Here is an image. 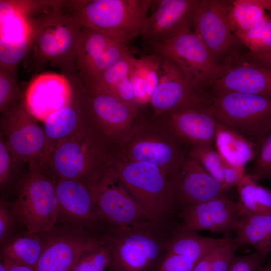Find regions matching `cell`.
<instances>
[{
    "label": "cell",
    "instance_id": "obj_1",
    "mask_svg": "<svg viewBox=\"0 0 271 271\" xmlns=\"http://www.w3.org/2000/svg\"><path fill=\"white\" fill-rule=\"evenodd\" d=\"M27 16L32 32L23 59L26 70L37 71L49 62L65 76L73 73L82 26L70 1H51Z\"/></svg>",
    "mask_w": 271,
    "mask_h": 271
},
{
    "label": "cell",
    "instance_id": "obj_2",
    "mask_svg": "<svg viewBox=\"0 0 271 271\" xmlns=\"http://www.w3.org/2000/svg\"><path fill=\"white\" fill-rule=\"evenodd\" d=\"M115 154L91 127L57 144L42 162L56 178L80 182L91 189L113 174Z\"/></svg>",
    "mask_w": 271,
    "mask_h": 271
},
{
    "label": "cell",
    "instance_id": "obj_3",
    "mask_svg": "<svg viewBox=\"0 0 271 271\" xmlns=\"http://www.w3.org/2000/svg\"><path fill=\"white\" fill-rule=\"evenodd\" d=\"M82 102L92 129L114 152L140 117L129 104L93 81L76 73L65 76Z\"/></svg>",
    "mask_w": 271,
    "mask_h": 271
},
{
    "label": "cell",
    "instance_id": "obj_4",
    "mask_svg": "<svg viewBox=\"0 0 271 271\" xmlns=\"http://www.w3.org/2000/svg\"><path fill=\"white\" fill-rule=\"evenodd\" d=\"M154 0L72 1L80 25L126 45L141 36Z\"/></svg>",
    "mask_w": 271,
    "mask_h": 271
},
{
    "label": "cell",
    "instance_id": "obj_5",
    "mask_svg": "<svg viewBox=\"0 0 271 271\" xmlns=\"http://www.w3.org/2000/svg\"><path fill=\"white\" fill-rule=\"evenodd\" d=\"M182 144L156 119L140 117L115 151L116 158L153 164L170 180L185 160Z\"/></svg>",
    "mask_w": 271,
    "mask_h": 271
},
{
    "label": "cell",
    "instance_id": "obj_6",
    "mask_svg": "<svg viewBox=\"0 0 271 271\" xmlns=\"http://www.w3.org/2000/svg\"><path fill=\"white\" fill-rule=\"evenodd\" d=\"M56 178L42 162L33 161L16 188L12 208L20 224L29 231L44 234L57 223Z\"/></svg>",
    "mask_w": 271,
    "mask_h": 271
},
{
    "label": "cell",
    "instance_id": "obj_7",
    "mask_svg": "<svg viewBox=\"0 0 271 271\" xmlns=\"http://www.w3.org/2000/svg\"><path fill=\"white\" fill-rule=\"evenodd\" d=\"M113 173L149 214L160 222L170 224L177 206L171 181L164 171L149 163L116 158Z\"/></svg>",
    "mask_w": 271,
    "mask_h": 271
},
{
    "label": "cell",
    "instance_id": "obj_8",
    "mask_svg": "<svg viewBox=\"0 0 271 271\" xmlns=\"http://www.w3.org/2000/svg\"><path fill=\"white\" fill-rule=\"evenodd\" d=\"M209 108L220 122L259 146L271 132V98L236 92H212Z\"/></svg>",
    "mask_w": 271,
    "mask_h": 271
},
{
    "label": "cell",
    "instance_id": "obj_9",
    "mask_svg": "<svg viewBox=\"0 0 271 271\" xmlns=\"http://www.w3.org/2000/svg\"><path fill=\"white\" fill-rule=\"evenodd\" d=\"M149 49L173 62L196 89L211 87L221 75V63L194 31L182 33Z\"/></svg>",
    "mask_w": 271,
    "mask_h": 271
},
{
    "label": "cell",
    "instance_id": "obj_10",
    "mask_svg": "<svg viewBox=\"0 0 271 271\" xmlns=\"http://www.w3.org/2000/svg\"><path fill=\"white\" fill-rule=\"evenodd\" d=\"M42 234L44 246L36 271H73L81 255L102 242L100 235L67 225Z\"/></svg>",
    "mask_w": 271,
    "mask_h": 271
},
{
    "label": "cell",
    "instance_id": "obj_11",
    "mask_svg": "<svg viewBox=\"0 0 271 271\" xmlns=\"http://www.w3.org/2000/svg\"><path fill=\"white\" fill-rule=\"evenodd\" d=\"M24 99L10 110L1 114L0 136L22 162H42L47 147L45 131L38 120L26 108Z\"/></svg>",
    "mask_w": 271,
    "mask_h": 271
},
{
    "label": "cell",
    "instance_id": "obj_12",
    "mask_svg": "<svg viewBox=\"0 0 271 271\" xmlns=\"http://www.w3.org/2000/svg\"><path fill=\"white\" fill-rule=\"evenodd\" d=\"M200 0H154L141 36L150 49L190 31Z\"/></svg>",
    "mask_w": 271,
    "mask_h": 271
},
{
    "label": "cell",
    "instance_id": "obj_13",
    "mask_svg": "<svg viewBox=\"0 0 271 271\" xmlns=\"http://www.w3.org/2000/svg\"><path fill=\"white\" fill-rule=\"evenodd\" d=\"M57 222L79 227L97 235L106 227L102 222L93 190L84 184L70 179H56Z\"/></svg>",
    "mask_w": 271,
    "mask_h": 271
},
{
    "label": "cell",
    "instance_id": "obj_14",
    "mask_svg": "<svg viewBox=\"0 0 271 271\" xmlns=\"http://www.w3.org/2000/svg\"><path fill=\"white\" fill-rule=\"evenodd\" d=\"M211 101V93L194 88L178 67L163 57L160 79L150 101L155 118L171 111L209 107Z\"/></svg>",
    "mask_w": 271,
    "mask_h": 271
},
{
    "label": "cell",
    "instance_id": "obj_15",
    "mask_svg": "<svg viewBox=\"0 0 271 271\" xmlns=\"http://www.w3.org/2000/svg\"><path fill=\"white\" fill-rule=\"evenodd\" d=\"M92 190L100 218L106 228L141 226L159 221L131 196L113 173Z\"/></svg>",
    "mask_w": 271,
    "mask_h": 271
},
{
    "label": "cell",
    "instance_id": "obj_16",
    "mask_svg": "<svg viewBox=\"0 0 271 271\" xmlns=\"http://www.w3.org/2000/svg\"><path fill=\"white\" fill-rule=\"evenodd\" d=\"M221 73L211 88L212 92H236L271 98V69L230 52L221 63Z\"/></svg>",
    "mask_w": 271,
    "mask_h": 271
},
{
    "label": "cell",
    "instance_id": "obj_17",
    "mask_svg": "<svg viewBox=\"0 0 271 271\" xmlns=\"http://www.w3.org/2000/svg\"><path fill=\"white\" fill-rule=\"evenodd\" d=\"M130 53L127 45L82 27L73 73L95 80L108 68Z\"/></svg>",
    "mask_w": 271,
    "mask_h": 271
},
{
    "label": "cell",
    "instance_id": "obj_18",
    "mask_svg": "<svg viewBox=\"0 0 271 271\" xmlns=\"http://www.w3.org/2000/svg\"><path fill=\"white\" fill-rule=\"evenodd\" d=\"M231 7V1L200 0L194 21V32L219 62L238 40L229 20Z\"/></svg>",
    "mask_w": 271,
    "mask_h": 271
},
{
    "label": "cell",
    "instance_id": "obj_19",
    "mask_svg": "<svg viewBox=\"0 0 271 271\" xmlns=\"http://www.w3.org/2000/svg\"><path fill=\"white\" fill-rule=\"evenodd\" d=\"M243 210L239 201L225 196L192 204L180 209L178 216L180 227L193 230H209L225 236L235 231Z\"/></svg>",
    "mask_w": 271,
    "mask_h": 271
},
{
    "label": "cell",
    "instance_id": "obj_20",
    "mask_svg": "<svg viewBox=\"0 0 271 271\" xmlns=\"http://www.w3.org/2000/svg\"><path fill=\"white\" fill-rule=\"evenodd\" d=\"M32 25L18 1H0V67L17 70L29 48Z\"/></svg>",
    "mask_w": 271,
    "mask_h": 271
},
{
    "label": "cell",
    "instance_id": "obj_21",
    "mask_svg": "<svg viewBox=\"0 0 271 271\" xmlns=\"http://www.w3.org/2000/svg\"><path fill=\"white\" fill-rule=\"evenodd\" d=\"M155 119L182 145L211 146L215 141L217 120L209 107L171 111Z\"/></svg>",
    "mask_w": 271,
    "mask_h": 271
},
{
    "label": "cell",
    "instance_id": "obj_22",
    "mask_svg": "<svg viewBox=\"0 0 271 271\" xmlns=\"http://www.w3.org/2000/svg\"><path fill=\"white\" fill-rule=\"evenodd\" d=\"M73 96L69 80L63 74L49 73L41 74L33 80L24 100L31 114L44 122L51 114L68 105Z\"/></svg>",
    "mask_w": 271,
    "mask_h": 271
},
{
    "label": "cell",
    "instance_id": "obj_23",
    "mask_svg": "<svg viewBox=\"0 0 271 271\" xmlns=\"http://www.w3.org/2000/svg\"><path fill=\"white\" fill-rule=\"evenodd\" d=\"M171 181L176 206L181 208L224 196L227 191L196 160L189 156Z\"/></svg>",
    "mask_w": 271,
    "mask_h": 271
},
{
    "label": "cell",
    "instance_id": "obj_24",
    "mask_svg": "<svg viewBox=\"0 0 271 271\" xmlns=\"http://www.w3.org/2000/svg\"><path fill=\"white\" fill-rule=\"evenodd\" d=\"M89 127L85 107L73 92L71 102L51 114L44 122L43 128L47 140L45 157L57 144Z\"/></svg>",
    "mask_w": 271,
    "mask_h": 271
},
{
    "label": "cell",
    "instance_id": "obj_25",
    "mask_svg": "<svg viewBox=\"0 0 271 271\" xmlns=\"http://www.w3.org/2000/svg\"><path fill=\"white\" fill-rule=\"evenodd\" d=\"M233 239L228 236L219 238L205 237L196 231L179 226L171 230L166 253L183 255L196 263L218 248L231 242Z\"/></svg>",
    "mask_w": 271,
    "mask_h": 271
},
{
    "label": "cell",
    "instance_id": "obj_26",
    "mask_svg": "<svg viewBox=\"0 0 271 271\" xmlns=\"http://www.w3.org/2000/svg\"><path fill=\"white\" fill-rule=\"evenodd\" d=\"M214 142L217 151L224 161L243 168L255 159L259 148L256 143L218 121Z\"/></svg>",
    "mask_w": 271,
    "mask_h": 271
},
{
    "label": "cell",
    "instance_id": "obj_27",
    "mask_svg": "<svg viewBox=\"0 0 271 271\" xmlns=\"http://www.w3.org/2000/svg\"><path fill=\"white\" fill-rule=\"evenodd\" d=\"M235 241L239 246H252L256 251L271 253V213H251L243 211L235 230Z\"/></svg>",
    "mask_w": 271,
    "mask_h": 271
},
{
    "label": "cell",
    "instance_id": "obj_28",
    "mask_svg": "<svg viewBox=\"0 0 271 271\" xmlns=\"http://www.w3.org/2000/svg\"><path fill=\"white\" fill-rule=\"evenodd\" d=\"M111 249L112 271H156L144 252L135 245L125 241L109 229L101 234Z\"/></svg>",
    "mask_w": 271,
    "mask_h": 271
},
{
    "label": "cell",
    "instance_id": "obj_29",
    "mask_svg": "<svg viewBox=\"0 0 271 271\" xmlns=\"http://www.w3.org/2000/svg\"><path fill=\"white\" fill-rule=\"evenodd\" d=\"M1 259L35 267L44 246L42 234L25 232L12 236L1 244Z\"/></svg>",
    "mask_w": 271,
    "mask_h": 271
},
{
    "label": "cell",
    "instance_id": "obj_30",
    "mask_svg": "<svg viewBox=\"0 0 271 271\" xmlns=\"http://www.w3.org/2000/svg\"><path fill=\"white\" fill-rule=\"evenodd\" d=\"M236 186L243 211L271 213V190L259 184L251 175L245 174Z\"/></svg>",
    "mask_w": 271,
    "mask_h": 271
},
{
    "label": "cell",
    "instance_id": "obj_31",
    "mask_svg": "<svg viewBox=\"0 0 271 271\" xmlns=\"http://www.w3.org/2000/svg\"><path fill=\"white\" fill-rule=\"evenodd\" d=\"M231 4L229 17L235 35L257 27L269 17L254 0L231 1Z\"/></svg>",
    "mask_w": 271,
    "mask_h": 271
},
{
    "label": "cell",
    "instance_id": "obj_32",
    "mask_svg": "<svg viewBox=\"0 0 271 271\" xmlns=\"http://www.w3.org/2000/svg\"><path fill=\"white\" fill-rule=\"evenodd\" d=\"M12 152L4 138L0 136V188L1 191L16 188L23 177L21 174L24 164Z\"/></svg>",
    "mask_w": 271,
    "mask_h": 271
},
{
    "label": "cell",
    "instance_id": "obj_33",
    "mask_svg": "<svg viewBox=\"0 0 271 271\" xmlns=\"http://www.w3.org/2000/svg\"><path fill=\"white\" fill-rule=\"evenodd\" d=\"M17 70L0 67V111L3 114L23 100L17 82Z\"/></svg>",
    "mask_w": 271,
    "mask_h": 271
},
{
    "label": "cell",
    "instance_id": "obj_34",
    "mask_svg": "<svg viewBox=\"0 0 271 271\" xmlns=\"http://www.w3.org/2000/svg\"><path fill=\"white\" fill-rule=\"evenodd\" d=\"M238 40L250 52L262 53L271 50V17L248 31L236 34Z\"/></svg>",
    "mask_w": 271,
    "mask_h": 271
},
{
    "label": "cell",
    "instance_id": "obj_35",
    "mask_svg": "<svg viewBox=\"0 0 271 271\" xmlns=\"http://www.w3.org/2000/svg\"><path fill=\"white\" fill-rule=\"evenodd\" d=\"M188 156L196 160L209 174L222 184L224 160L211 146L191 147Z\"/></svg>",
    "mask_w": 271,
    "mask_h": 271
},
{
    "label": "cell",
    "instance_id": "obj_36",
    "mask_svg": "<svg viewBox=\"0 0 271 271\" xmlns=\"http://www.w3.org/2000/svg\"><path fill=\"white\" fill-rule=\"evenodd\" d=\"M102 239L100 244L81 255L73 271H105L109 267L111 258V249Z\"/></svg>",
    "mask_w": 271,
    "mask_h": 271
},
{
    "label": "cell",
    "instance_id": "obj_37",
    "mask_svg": "<svg viewBox=\"0 0 271 271\" xmlns=\"http://www.w3.org/2000/svg\"><path fill=\"white\" fill-rule=\"evenodd\" d=\"M133 56L130 53L105 70L97 79L91 80L114 94L119 84L128 76Z\"/></svg>",
    "mask_w": 271,
    "mask_h": 271
},
{
    "label": "cell",
    "instance_id": "obj_38",
    "mask_svg": "<svg viewBox=\"0 0 271 271\" xmlns=\"http://www.w3.org/2000/svg\"><path fill=\"white\" fill-rule=\"evenodd\" d=\"M138 60L146 83L148 94L151 99L160 79L163 57L153 53Z\"/></svg>",
    "mask_w": 271,
    "mask_h": 271
},
{
    "label": "cell",
    "instance_id": "obj_39",
    "mask_svg": "<svg viewBox=\"0 0 271 271\" xmlns=\"http://www.w3.org/2000/svg\"><path fill=\"white\" fill-rule=\"evenodd\" d=\"M250 175L256 180L271 179V132L259 146Z\"/></svg>",
    "mask_w": 271,
    "mask_h": 271
},
{
    "label": "cell",
    "instance_id": "obj_40",
    "mask_svg": "<svg viewBox=\"0 0 271 271\" xmlns=\"http://www.w3.org/2000/svg\"><path fill=\"white\" fill-rule=\"evenodd\" d=\"M269 255L257 251L244 255L234 253L227 271H259L263 266Z\"/></svg>",
    "mask_w": 271,
    "mask_h": 271
},
{
    "label": "cell",
    "instance_id": "obj_41",
    "mask_svg": "<svg viewBox=\"0 0 271 271\" xmlns=\"http://www.w3.org/2000/svg\"><path fill=\"white\" fill-rule=\"evenodd\" d=\"M17 224H20V223L13 212L11 202L6 197L2 196L0 201V242L1 244L12 236Z\"/></svg>",
    "mask_w": 271,
    "mask_h": 271
},
{
    "label": "cell",
    "instance_id": "obj_42",
    "mask_svg": "<svg viewBox=\"0 0 271 271\" xmlns=\"http://www.w3.org/2000/svg\"><path fill=\"white\" fill-rule=\"evenodd\" d=\"M128 77L134 90L137 101L140 107L150 102L146 83L143 77L138 58L133 56L131 60Z\"/></svg>",
    "mask_w": 271,
    "mask_h": 271
},
{
    "label": "cell",
    "instance_id": "obj_43",
    "mask_svg": "<svg viewBox=\"0 0 271 271\" xmlns=\"http://www.w3.org/2000/svg\"><path fill=\"white\" fill-rule=\"evenodd\" d=\"M239 247L234 238L232 241L215 250L211 271H227L231 258Z\"/></svg>",
    "mask_w": 271,
    "mask_h": 271
},
{
    "label": "cell",
    "instance_id": "obj_44",
    "mask_svg": "<svg viewBox=\"0 0 271 271\" xmlns=\"http://www.w3.org/2000/svg\"><path fill=\"white\" fill-rule=\"evenodd\" d=\"M195 263L185 256L166 253L156 271H192Z\"/></svg>",
    "mask_w": 271,
    "mask_h": 271
},
{
    "label": "cell",
    "instance_id": "obj_45",
    "mask_svg": "<svg viewBox=\"0 0 271 271\" xmlns=\"http://www.w3.org/2000/svg\"><path fill=\"white\" fill-rule=\"evenodd\" d=\"M245 175V168L233 166L224 161L222 185L225 189L237 186Z\"/></svg>",
    "mask_w": 271,
    "mask_h": 271
},
{
    "label": "cell",
    "instance_id": "obj_46",
    "mask_svg": "<svg viewBox=\"0 0 271 271\" xmlns=\"http://www.w3.org/2000/svg\"><path fill=\"white\" fill-rule=\"evenodd\" d=\"M243 54L248 59L271 69V50L262 53H254L249 51Z\"/></svg>",
    "mask_w": 271,
    "mask_h": 271
},
{
    "label": "cell",
    "instance_id": "obj_47",
    "mask_svg": "<svg viewBox=\"0 0 271 271\" xmlns=\"http://www.w3.org/2000/svg\"><path fill=\"white\" fill-rule=\"evenodd\" d=\"M215 250L196 262L192 271H211L212 262Z\"/></svg>",
    "mask_w": 271,
    "mask_h": 271
},
{
    "label": "cell",
    "instance_id": "obj_48",
    "mask_svg": "<svg viewBox=\"0 0 271 271\" xmlns=\"http://www.w3.org/2000/svg\"><path fill=\"white\" fill-rule=\"evenodd\" d=\"M5 264L7 271H36L33 267L15 263L9 260L1 259Z\"/></svg>",
    "mask_w": 271,
    "mask_h": 271
},
{
    "label": "cell",
    "instance_id": "obj_49",
    "mask_svg": "<svg viewBox=\"0 0 271 271\" xmlns=\"http://www.w3.org/2000/svg\"><path fill=\"white\" fill-rule=\"evenodd\" d=\"M254 2L271 13V0H254Z\"/></svg>",
    "mask_w": 271,
    "mask_h": 271
},
{
    "label": "cell",
    "instance_id": "obj_50",
    "mask_svg": "<svg viewBox=\"0 0 271 271\" xmlns=\"http://www.w3.org/2000/svg\"><path fill=\"white\" fill-rule=\"evenodd\" d=\"M259 271H271V260L263 265Z\"/></svg>",
    "mask_w": 271,
    "mask_h": 271
},
{
    "label": "cell",
    "instance_id": "obj_51",
    "mask_svg": "<svg viewBox=\"0 0 271 271\" xmlns=\"http://www.w3.org/2000/svg\"><path fill=\"white\" fill-rule=\"evenodd\" d=\"M0 271H7L5 263L1 260L0 262Z\"/></svg>",
    "mask_w": 271,
    "mask_h": 271
},
{
    "label": "cell",
    "instance_id": "obj_52",
    "mask_svg": "<svg viewBox=\"0 0 271 271\" xmlns=\"http://www.w3.org/2000/svg\"><path fill=\"white\" fill-rule=\"evenodd\" d=\"M109 271H112V270H110Z\"/></svg>",
    "mask_w": 271,
    "mask_h": 271
},
{
    "label": "cell",
    "instance_id": "obj_53",
    "mask_svg": "<svg viewBox=\"0 0 271 271\" xmlns=\"http://www.w3.org/2000/svg\"><path fill=\"white\" fill-rule=\"evenodd\" d=\"M271 180V179H270Z\"/></svg>",
    "mask_w": 271,
    "mask_h": 271
}]
</instances>
